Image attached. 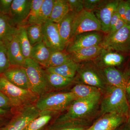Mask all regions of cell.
I'll return each instance as SVG.
<instances>
[{"instance_id":"obj_18","label":"cell","mask_w":130,"mask_h":130,"mask_svg":"<svg viewBox=\"0 0 130 130\" xmlns=\"http://www.w3.org/2000/svg\"><path fill=\"white\" fill-rule=\"evenodd\" d=\"M108 84L124 89L125 90L129 78L115 67L101 69Z\"/></svg>"},{"instance_id":"obj_21","label":"cell","mask_w":130,"mask_h":130,"mask_svg":"<svg viewBox=\"0 0 130 130\" xmlns=\"http://www.w3.org/2000/svg\"><path fill=\"white\" fill-rule=\"evenodd\" d=\"M70 55L64 50L51 51L48 59L40 64L46 68L57 67L72 61Z\"/></svg>"},{"instance_id":"obj_17","label":"cell","mask_w":130,"mask_h":130,"mask_svg":"<svg viewBox=\"0 0 130 130\" xmlns=\"http://www.w3.org/2000/svg\"><path fill=\"white\" fill-rule=\"evenodd\" d=\"M16 30L9 39L3 42L7 48L11 65L24 67L25 58L23 55L20 47Z\"/></svg>"},{"instance_id":"obj_33","label":"cell","mask_w":130,"mask_h":130,"mask_svg":"<svg viewBox=\"0 0 130 130\" xmlns=\"http://www.w3.org/2000/svg\"><path fill=\"white\" fill-rule=\"evenodd\" d=\"M43 0H32L29 13L24 26L37 24Z\"/></svg>"},{"instance_id":"obj_2","label":"cell","mask_w":130,"mask_h":130,"mask_svg":"<svg viewBox=\"0 0 130 130\" xmlns=\"http://www.w3.org/2000/svg\"><path fill=\"white\" fill-rule=\"evenodd\" d=\"M104 93L105 95L100 104L101 115L107 113H116L127 118L129 105L124 90L109 85Z\"/></svg>"},{"instance_id":"obj_27","label":"cell","mask_w":130,"mask_h":130,"mask_svg":"<svg viewBox=\"0 0 130 130\" xmlns=\"http://www.w3.org/2000/svg\"><path fill=\"white\" fill-rule=\"evenodd\" d=\"M89 120H74L55 123L51 130H86L90 127Z\"/></svg>"},{"instance_id":"obj_44","label":"cell","mask_w":130,"mask_h":130,"mask_svg":"<svg viewBox=\"0 0 130 130\" xmlns=\"http://www.w3.org/2000/svg\"><path fill=\"white\" fill-rule=\"evenodd\" d=\"M126 94L127 96L130 97V78L129 79L125 89Z\"/></svg>"},{"instance_id":"obj_9","label":"cell","mask_w":130,"mask_h":130,"mask_svg":"<svg viewBox=\"0 0 130 130\" xmlns=\"http://www.w3.org/2000/svg\"><path fill=\"white\" fill-rule=\"evenodd\" d=\"M93 31H101L100 22L93 12L84 9L74 19L71 40L76 35Z\"/></svg>"},{"instance_id":"obj_31","label":"cell","mask_w":130,"mask_h":130,"mask_svg":"<svg viewBox=\"0 0 130 130\" xmlns=\"http://www.w3.org/2000/svg\"><path fill=\"white\" fill-rule=\"evenodd\" d=\"M77 98H83L88 96L93 93L101 91L96 87L83 84H77L72 89L71 91Z\"/></svg>"},{"instance_id":"obj_36","label":"cell","mask_w":130,"mask_h":130,"mask_svg":"<svg viewBox=\"0 0 130 130\" xmlns=\"http://www.w3.org/2000/svg\"><path fill=\"white\" fill-rule=\"evenodd\" d=\"M103 0H84V9L93 12L102 3Z\"/></svg>"},{"instance_id":"obj_34","label":"cell","mask_w":130,"mask_h":130,"mask_svg":"<svg viewBox=\"0 0 130 130\" xmlns=\"http://www.w3.org/2000/svg\"><path fill=\"white\" fill-rule=\"evenodd\" d=\"M11 66L6 46L4 42L0 41V74H3Z\"/></svg>"},{"instance_id":"obj_28","label":"cell","mask_w":130,"mask_h":130,"mask_svg":"<svg viewBox=\"0 0 130 130\" xmlns=\"http://www.w3.org/2000/svg\"><path fill=\"white\" fill-rule=\"evenodd\" d=\"M46 78L48 86L55 89H61L67 87L72 83L75 78L65 77L59 74L50 72L45 70Z\"/></svg>"},{"instance_id":"obj_43","label":"cell","mask_w":130,"mask_h":130,"mask_svg":"<svg viewBox=\"0 0 130 130\" xmlns=\"http://www.w3.org/2000/svg\"><path fill=\"white\" fill-rule=\"evenodd\" d=\"M127 98L128 100V103H129V111L128 117H127V120H126L127 123H126V125L128 130H130V97L127 96Z\"/></svg>"},{"instance_id":"obj_39","label":"cell","mask_w":130,"mask_h":130,"mask_svg":"<svg viewBox=\"0 0 130 130\" xmlns=\"http://www.w3.org/2000/svg\"><path fill=\"white\" fill-rule=\"evenodd\" d=\"M126 1H120L118 6L117 7L116 12L118 13L120 18L124 20V16L126 11Z\"/></svg>"},{"instance_id":"obj_30","label":"cell","mask_w":130,"mask_h":130,"mask_svg":"<svg viewBox=\"0 0 130 130\" xmlns=\"http://www.w3.org/2000/svg\"><path fill=\"white\" fill-rule=\"evenodd\" d=\"M26 32L31 45L33 46L43 41V31L41 25L36 24L26 26Z\"/></svg>"},{"instance_id":"obj_22","label":"cell","mask_w":130,"mask_h":130,"mask_svg":"<svg viewBox=\"0 0 130 130\" xmlns=\"http://www.w3.org/2000/svg\"><path fill=\"white\" fill-rule=\"evenodd\" d=\"M78 63L72 60L67 63L57 67L46 68V71L54 73L68 78H74L76 75Z\"/></svg>"},{"instance_id":"obj_1","label":"cell","mask_w":130,"mask_h":130,"mask_svg":"<svg viewBox=\"0 0 130 130\" xmlns=\"http://www.w3.org/2000/svg\"><path fill=\"white\" fill-rule=\"evenodd\" d=\"M102 92L98 91L83 98H77L66 112L56 119L55 123L74 120H89L100 104Z\"/></svg>"},{"instance_id":"obj_26","label":"cell","mask_w":130,"mask_h":130,"mask_svg":"<svg viewBox=\"0 0 130 130\" xmlns=\"http://www.w3.org/2000/svg\"><path fill=\"white\" fill-rule=\"evenodd\" d=\"M16 34L23 55L25 59L30 58L32 46L28 39L25 26L17 27Z\"/></svg>"},{"instance_id":"obj_42","label":"cell","mask_w":130,"mask_h":130,"mask_svg":"<svg viewBox=\"0 0 130 130\" xmlns=\"http://www.w3.org/2000/svg\"><path fill=\"white\" fill-rule=\"evenodd\" d=\"M120 18L118 13L117 12H115L112 16L110 24H109V30L112 28L113 27L116 25V23L118 21L119 19Z\"/></svg>"},{"instance_id":"obj_38","label":"cell","mask_w":130,"mask_h":130,"mask_svg":"<svg viewBox=\"0 0 130 130\" xmlns=\"http://www.w3.org/2000/svg\"><path fill=\"white\" fill-rule=\"evenodd\" d=\"M12 107L8 98L0 91V108L6 109Z\"/></svg>"},{"instance_id":"obj_14","label":"cell","mask_w":130,"mask_h":130,"mask_svg":"<svg viewBox=\"0 0 130 130\" xmlns=\"http://www.w3.org/2000/svg\"><path fill=\"white\" fill-rule=\"evenodd\" d=\"M124 60V57L118 52L103 48L99 55L92 61L98 68L102 69L119 66Z\"/></svg>"},{"instance_id":"obj_13","label":"cell","mask_w":130,"mask_h":130,"mask_svg":"<svg viewBox=\"0 0 130 130\" xmlns=\"http://www.w3.org/2000/svg\"><path fill=\"white\" fill-rule=\"evenodd\" d=\"M32 0H13L8 16L15 27L24 26L31 6Z\"/></svg>"},{"instance_id":"obj_3","label":"cell","mask_w":130,"mask_h":130,"mask_svg":"<svg viewBox=\"0 0 130 130\" xmlns=\"http://www.w3.org/2000/svg\"><path fill=\"white\" fill-rule=\"evenodd\" d=\"M0 91L10 100L12 107L22 108L36 103L39 96L30 90L15 86L0 74Z\"/></svg>"},{"instance_id":"obj_11","label":"cell","mask_w":130,"mask_h":130,"mask_svg":"<svg viewBox=\"0 0 130 130\" xmlns=\"http://www.w3.org/2000/svg\"><path fill=\"white\" fill-rule=\"evenodd\" d=\"M21 109L2 130H24L30 122L40 115V112L35 105Z\"/></svg>"},{"instance_id":"obj_7","label":"cell","mask_w":130,"mask_h":130,"mask_svg":"<svg viewBox=\"0 0 130 130\" xmlns=\"http://www.w3.org/2000/svg\"><path fill=\"white\" fill-rule=\"evenodd\" d=\"M101 45L103 48L116 52L130 53V26L126 24L113 35H105Z\"/></svg>"},{"instance_id":"obj_4","label":"cell","mask_w":130,"mask_h":130,"mask_svg":"<svg viewBox=\"0 0 130 130\" xmlns=\"http://www.w3.org/2000/svg\"><path fill=\"white\" fill-rule=\"evenodd\" d=\"M77 99L71 91L46 93L38 97L35 106L40 112L60 111L67 109Z\"/></svg>"},{"instance_id":"obj_25","label":"cell","mask_w":130,"mask_h":130,"mask_svg":"<svg viewBox=\"0 0 130 130\" xmlns=\"http://www.w3.org/2000/svg\"><path fill=\"white\" fill-rule=\"evenodd\" d=\"M16 28L9 16L0 13V41L5 42L14 34Z\"/></svg>"},{"instance_id":"obj_47","label":"cell","mask_w":130,"mask_h":130,"mask_svg":"<svg viewBox=\"0 0 130 130\" xmlns=\"http://www.w3.org/2000/svg\"><path fill=\"white\" fill-rule=\"evenodd\" d=\"M128 1L130 3V1Z\"/></svg>"},{"instance_id":"obj_20","label":"cell","mask_w":130,"mask_h":130,"mask_svg":"<svg viewBox=\"0 0 130 130\" xmlns=\"http://www.w3.org/2000/svg\"><path fill=\"white\" fill-rule=\"evenodd\" d=\"M76 13L70 11L58 24V30L63 42L66 46L71 37L73 24Z\"/></svg>"},{"instance_id":"obj_24","label":"cell","mask_w":130,"mask_h":130,"mask_svg":"<svg viewBox=\"0 0 130 130\" xmlns=\"http://www.w3.org/2000/svg\"><path fill=\"white\" fill-rule=\"evenodd\" d=\"M70 11L67 0H55L49 20L58 24Z\"/></svg>"},{"instance_id":"obj_41","label":"cell","mask_w":130,"mask_h":130,"mask_svg":"<svg viewBox=\"0 0 130 130\" xmlns=\"http://www.w3.org/2000/svg\"><path fill=\"white\" fill-rule=\"evenodd\" d=\"M124 20L126 24L130 26V3L126 1V11L124 16Z\"/></svg>"},{"instance_id":"obj_6","label":"cell","mask_w":130,"mask_h":130,"mask_svg":"<svg viewBox=\"0 0 130 130\" xmlns=\"http://www.w3.org/2000/svg\"><path fill=\"white\" fill-rule=\"evenodd\" d=\"M24 67L29 81L30 90L39 97L46 93L48 85L45 70L40 63L31 58H26Z\"/></svg>"},{"instance_id":"obj_40","label":"cell","mask_w":130,"mask_h":130,"mask_svg":"<svg viewBox=\"0 0 130 130\" xmlns=\"http://www.w3.org/2000/svg\"><path fill=\"white\" fill-rule=\"evenodd\" d=\"M125 24V22L120 18L119 19L118 22L116 23V25L113 27L112 29H111L109 31L108 33L106 35H108V36H110V35H113L115 32L119 30L121 28H122Z\"/></svg>"},{"instance_id":"obj_46","label":"cell","mask_w":130,"mask_h":130,"mask_svg":"<svg viewBox=\"0 0 130 130\" xmlns=\"http://www.w3.org/2000/svg\"><path fill=\"white\" fill-rule=\"evenodd\" d=\"M114 130H128V128H127V126H126V125L123 127H120V128H118L115 129Z\"/></svg>"},{"instance_id":"obj_15","label":"cell","mask_w":130,"mask_h":130,"mask_svg":"<svg viewBox=\"0 0 130 130\" xmlns=\"http://www.w3.org/2000/svg\"><path fill=\"white\" fill-rule=\"evenodd\" d=\"M3 74L8 81L15 86L30 90L29 81L24 66L11 65Z\"/></svg>"},{"instance_id":"obj_5","label":"cell","mask_w":130,"mask_h":130,"mask_svg":"<svg viewBox=\"0 0 130 130\" xmlns=\"http://www.w3.org/2000/svg\"><path fill=\"white\" fill-rule=\"evenodd\" d=\"M76 74L82 84L96 87L102 93L109 86L100 69L92 60L78 63Z\"/></svg>"},{"instance_id":"obj_19","label":"cell","mask_w":130,"mask_h":130,"mask_svg":"<svg viewBox=\"0 0 130 130\" xmlns=\"http://www.w3.org/2000/svg\"><path fill=\"white\" fill-rule=\"evenodd\" d=\"M103 48L101 45H97L81 49L69 54L71 60L79 63L93 60Z\"/></svg>"},{"instance_id":"obj_45","label":"cell","mask_w":130,"mask_h":130,"mask_svg":"<svg viewBox=\"0 0 130 130\" xmlns=\"http://www.w3.org/2000/svg\"><path fill=\"white\" fill-rule=\"evenodd\" d=\"M7 111L6 109H5L0 108V116H4L7 112Z\"/></svg>"},{"instance_id":"obj_29","label":"cell","mask_w":130,"mask_h":130,"mask_svg":"<svg viewBox=\"0 0 130 130\" xmlns=\"http://www.w3.org/2000/svg\"><path fill=\"white\" fill-rule=\"evenodd\" d=\"M53 112H40V116L30 122L24 130H41L50 121Z\"/></svg>"},{"instance_id":"obj_12","label":"cell","mask_w":130,"mask_h":130,"mask_svg":"<svg viewBox=\"0 0 130 130\" xmlns=\"http://www.w3.org/2000/svg\"><path fill=\"white\" fill-rule=\"evenodd\" d=\"M120 1H104L93 12L96 17L101 26V31L108 34L109 24L113 14L116 11Z\"/></svg>"},{"instance_id":"obj_32","label":"cell","mask_w":130,"mask_h":130,"mask_svg":"<svg viewBox=\"0 0 130 130\" xmlns=\"http://www.w3.org/2000/svg\"><path fill=\"white\" fill-rule=\"evenodd\" d=\"M55 0H43L37 24L42 25L49 20Z\"/></svg>"},{"instance_id":"obj_23","label":"cell","mask_w":130,"mask_h":130,"mask_svg":"<svg viewBox=\"0 0 130 130\" xmlns=\"http://www.w3.org/2000/svg\"><path fill=\"white\" fill-rule=\"evenodd\" d=\"M51 53V50L42 41L32 46L30 58L41 64L48 59Z\"/></svg>"},{"instance_id":"obj_35","label":"cell","mask_w":130,"mask_h":130,"mask_svg":"<svg viewBox=\"0 0 130 130\" xmlns=\"http://www.w3.org/2000/svg\"><path fill=\"white\" fill-rule=\"evenodd\" d=\"M70 11L78 14L84 9V0H67Z\"/></svg>"},{"instance_id":"obj_16","label":"cell","mask_w":130,"mask_h":130,"mask_svg":"<svg viewBox=\"0 0 130 130\" xmlns=\"http://www.w3.org/2000/svg\"><path fill=\"white\" fill-rule=\"evenodd\" d=\"M126 120V117L117 114H105L86 130H114Z\"/></svg>"},{"instance_id":"obj_8","label":"cell","mask_w":130,"mask_h":130,"mask_svg":"<svg viewBox=\"0 0 130 130\" xmlns=\"http://www.w3.org/2000/svg\"><path fill=\"white\" fill-rule=\"evenodd\" d=\"M101 31L84 32L76 35L68 42L65 51L71 53L81 49L101 45L105 35Z\"/></svg>"},{"instance_id":"obj_37","label":"cell","mask_w":130,"mask_h":130,"mask_svg":"<svg viewBox=\"0 0 130 130\" xmlns=\"http://www.w3.org/2000/svg\"><path fill=\"white\" fill-rule=\"evenodd\" d=\"M13 0H0V13L8 15Z\"/></svg>"},{"instance_id":"obj_10","label":"cell","mask_w":130,"mask_h":130,"mask_svg":"<svg viewBox=\"0 0 130 130\" xmlns=\"http://www.w3.org/2000/svg\"><path fill=\"white\" fill-rule=\"evenodd\" d=\"M42 26V41L46 46L51 51L64 50L66 45L60 35L57 24L49 20Z\"/></svg>"}]
</instances>
